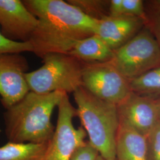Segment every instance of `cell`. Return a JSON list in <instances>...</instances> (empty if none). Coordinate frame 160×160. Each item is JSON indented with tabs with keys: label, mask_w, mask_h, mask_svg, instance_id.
<instances>
[{
	"label": "cell",
	"mask_w": 160,
	"mask_h": 160,
	"mask_svg": "<svg viewBox=\"0 0 160 160\" xmlns=\"http://www.w3.org/2000/svg\"><path fill=\"white\" fill-rule=\"evenodd\" d=\"M143 26L144 20L128 16L112 17L105 16L97 20L95 34L114 51L131 40Z\"/></svg>",
	"instance_id": "11"
},
{
	"label": "cell",
	"mask_w": 160,
	"mask_h": 160,
	"mask_svg": "<svg viewBox=\"0 0 160 160\" xmlns=\"http://www.w3.org/2000/svg\"><path fill=\"white\" fill-rule=\"evenodd\" d=\"M123 0H111L109 1V16L118 17L123 16Z\"/></svg>",
	"instance_id": "22"
},
{
	"label": "cell",
	"mask_w": 160,
	"mask_h": 160,
	"mask_svg": "<svg viewBox=\"0 0 160 160\" xmlns=\"http://www.w3.org/2000/svg\"><path fill=\"white\" fill-rule=\"evenodd\" d=\"M147 160H160V123L145 136Z\"/></svg>",
	"instance_id": "18"
},
{
	"label": "cell",
	"mask_w": 160,
	"mask_h": 160,
	"mask_svg": "<svg viewBox=\"0 0 160 160\" xmlns=\"http://www.w3.org/2000/svg\"><path fill=\"white\" fill-rule=\"evenodd\" d=\"M96 160H108V159H106V158H104V157H103L102 156H101L99 154L98 155V156L97 157V159H96ZM116 160V158L114 159V160Z\"/></svg>",
	"instance_id": "23"
},
{
	"label": "cell",
	"mask_w": 160,
	"mask_h": 160,
	"mask_svg": "<svg viewBox=\"0 0 160 160\" xmlns=\"http://www.w3.org/2000/svg\"><path fill=\"white\" fill-rule=\"evenodd\" d=\"M123 16L141 18L145 22V5L142 0H123Z\"/></svg>",
	"instance_id": "20"
},
{
	"label": "cell",
	"mask_w": 160,
	"mask_h": 160,
	"mask_svg": "<svg viewBox=\"0 0 160 160\" xmlns=\"http://www.w3.org/2000/svg\"><path fill=\"white\" fill-rule=\"evenodd\" d=\"M68 54L82 62H102L112 58L113 51L94 34L78 41Z\"/></svg>",
	"instance_id": "13"
},
{
	"label": "cell",
	"mask_w": 160,
	"mask_h": 160,
	"mask_svg": "<svg viewBox=\"0 0 160 160\" xmlns=\"http://www.w3.org/2000/svg\"><path fill=\"white\" fill-rule=\"evenodd\" d=\"M38 19L29 43L32 52L43 58L50 53H68L75 43L95 34L97 19L62 0H24Z\"/></svg>",
	"instance_id": "1"
},
{
	"label": "cell",
	"mask_w": 160,
	"mask_h": 160,
	"mask_svg": "<svg viewBox=\"0 0 160 160\" xmlns=\"http://www.w3.org/2000/svg\"><path fill=\"white\" fill-rule=\"evenodd\" d=\"M82 86L94 96L117 106L131 92L129 81L110 60L82 62Z\"/></svg>",
	"instance_id": "6"
},
{
	"label": "cell",
	"mask_w": 160,
	"mask_h": 160,
	"mask_svg": "<svg viewBox=\"0 0 160 160\" xmlns=\"http://www.w3.org/2000/svg\"><path fill=\"white\" fill-rule=\"evenodd\" d=\"M116 160H147V142L143 135L119 118L116 138Z\"/></svg>",
	"instance_id": "12"
},
{
	"label": "cell",
	"mask_w": 160,
	"mask_h": 160,
	"mask_svg": "<svg viewBox=\"0 0 160 160\" xmlns=\"http://www.w3.org/2000/svg\"><path fill=\"white\" fill-rule=\"evenodd\" d=\"M73 94L77 116L88 136L89 143L104 158L114 160L119 124L117 105L97 98L82 86Z\"/></svg>",
	"instance_id": "3"
},
{
	"label": "cell",
	"mask_w": 160,
	"mask_h": 160,
	"mask_svg": "<svg viewBox=\"0 0 160 160\" xmlns=\"http://www.w3.org/2000/svg\"><path fill=\"white\" fill-rule=\"evenodd\" d=\"M65 92L48 94L30 92L4 114L7 137L10 142L43 143L49 142L55 128L52 114Z\"/></svg>",
	"instance_id": "2"
},
{
	"label": "cell",
	"mask_w": 160,
	"mask_h": 160,
	"mask_svg": "<svg viewBox=\"0 0 160 160\" xmlns=\"http://www.w3.org/2000/svg\"><path fill=\"white\" fill-rule=\"evenodd\" d=\"M67 2L77 7L86 15L98 20L108 16L104 14V9L107 1H89V0H68Z\"/></svg>",
	"instance_id": "17"
},
{
	"label": "cell",
	"mask_w": 160,
	"mask_h": 160,
	"mask_svg": "<svg viewBox=\"0 0 160 160\" xmlns=\"http://www.w3.org/2000/svg\"><path fill=\"white\" fill-rule=\"evenodd\" d=\"M32 52V47L29 42H16L5 38L0 31V55L4 53H21Z\"/></svg>",
	"instance_id": "19"
},
{
	"label": "cell",
	"mask_w": 160,
	"mask_h": 160,
	"mask_svg": "<svg viewBox=\"0 0 160 160\" xmlns=\"http://www.w3.org/2000/svg\"><path fill=\"white\" fill-rule=\"evenodd\" d=\"M28 63L20 53L0 55V96L6 109L20 101L29 92L26 78Z\"/></svg>",
	"instance_id": "8"
},
{
	"label": "cell",
	"mask_w": 160,
	"mask_h": 160,
	"mask_svg": "<svg viewBox=\"0 0 160 160\" xmlns=\"http://www.w3.org/2000/svg\"><path fill=\"white\" fill-rule=\"evenodd\" d=\"M58 108L57 123L45 160H69L75 151L87 142L84 128H75L73 125L72 120L77 113L68 94H63Z\"/></svg>",
	"instance_id": "7"
},
{
	"label": "cell",
	"mask_w": 160,
	"mask_h": 160,
	"mask_svg": "<svg viewBox=\"0 0 160 160\" xmlns=\"http://www.w3.org/2000/svg\"><path fill=\"white\" fill-rule=\"evenodd\" d=\"M43 59V65L26 78L30 92L48 94L61 91L68 94L82 87V62L68 53H50Z\"/></svg>",
	"instance_id": "4"
},
{
	"label": "cell",
	"mask_w": 160,
	"mask_h": 160,
	"mask_svg": "<svg viewBox=\"0 0 160 160\" xmlns=\"http://www.w3.org/2000/svg\"><path fill=\"white\" fill-rule=\"evenodd\" d=\"M145 6V26L154 36L160 46V0L149 1Z\"/></svg>",
	"instance_id": "16"
},
{
	"label": "cell",
	"mask_w": 160,
	"mask_h": 160,
	"mask_svg": "<svg viewBox=\"0 0 160 160\" xmlns=\"http://www.w3.org/2000/svg\"><path fill=\"white\" fill-rule=\"evenodd\" d=\"M98 152L88 141L77 149L69 160H96Z\"/></svg>",
	"instance_id": "21"
},
{
	"label": "cell",
	"mask_w": 160,
	"mask_h": 160,
	"mask_svg": "<svg viewBox=\"0 0 160 160\" xmlns=\"http://www.w3.org/2000/svg\"><path fill=\"white\" fill-rule=\"evenodd\" d=\"M117 108L119 118L145 137L160 123V97L131 92Z\"/></svg>",
	"instance_id": "9"
},
{
	"label": "cell",
	"mask_w": 160,
	"mask_h": 160,
	"mask_svg": "<svg viewBox=\"0 0 160 160\" xmlns=\"http://www.w3.org/2000/svg\"><path fill=\"white\" fill-rule=\"evenodd\" d=\"M110 61L129 81L160 65V46L146 28L113 51Z\"/></svg>",
	"instance_id": "5"
},
{
	"label": "cell",
	"mask_w": 160,
	"mask_h": 160,
	"mask_svg": "<svg viewBox=\"0 0 160 160\" xmlns=\"http://www.w3.org/2000/svg\"><path fill=\"white\" fill-rule=\"evenodd\" d=\"M49 142L43 143L9 142L0 147V160H45Z\"/></svg>",
	"instance_id": "14"
},
{
	"label": "cell",
	"mask_w": 160,
	"mask_h": 160,
	"mask_svg": "<svg viewBox=\"0 0 160 160\" xmlns=\"http://www.w3.org/2000/svg\"><path fill=\"white\" fill-rule=\"evenodd\" d=\"M38 19L20 0H0V26L2 34L16 42H28Z\"/></svg>",
	"instance_id": "10"
},
{
	"label": "cell",
	"mask_w": 160,
	"mask_h": 160,
	"mask_svg": "<svg viewBox=\"0 0 160 160\" xmlns=\"http://www.w3.org/2000/svg\"><path fill=\"white\" fill-rule=\"evenodd\" d=\"M131 91L151 97H160V65L129 81Z\"/></svg>",
	"instance_id": "15"
}]
</instances>
